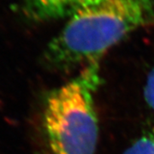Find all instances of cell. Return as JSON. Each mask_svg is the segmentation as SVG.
I'll list each match as a JSON object with an SVG mask.
<instances>
[{
	"label": "cell",
	"instance_id": "obj_1",
	"mask_svg": "<svg viewBox=\"0 0 154 154\" xmlns=\"http://www.w3.org/2000/svg\"><path fill=\"white\" fill-rule=\"evenodd\" d=\"M153 20L154 0H102L69 17L47 45L45 61L58 69L83 68Z\"/></svg>",
	"mask_w": 154,
	"mask_h": 154
},
{
	"label": "cell",
	"instance_id": "obj_2",
	"mask_svg": "<svg viewBox=\"0 0 154 154\" xmlns=\"http://www.w3.org/2000/svg\"><path fill=\"white\" fill-rule=\"evenodd\" d=\"M99 62L82 68L75 77L45 99L42 128L50 154H95L99 118L95 96L100 84Z\"/></svg>",
	"mask_w": 154,
	"mask_h": 154
},
{
	"label": "cell",
	"instance_id": "obj_3",
	"mask_svg": "<svg viewBox=\"0 0 154 154\" xmlns=\"http://www.w3.org/2000/svg\"><path fill=\"white\" fill-rule=\"evenodd\" d=\"M102 0H24V12L33 21H51L72 16Z\"/></svg>",
	"mask_w": 154,
	"mask_h": 154
},
{
	"label": "cell",
	"instance_id": "obj_4",
	"mask_svg": "<svg viewBox=\"0 0 154 154\" xmlns=\"http://www.w3.org/2000/svg\"><path fill=\"white\" fill-rule=\"evenodd\" d=\"M122 154H154V134L148 133L137 139Z\"/></svg>",
	"mask_w": 154,
	"mask_h": 154
},
{
	"label": "cell",
	"instance_id": "obj_5",
	"mask_svg": "<svg viewBox=\"0 0 154 154\" xmlns=\"http://www.w3.org/2000/svg\"><path fill=\"white\" fill-rule=\"evenodd\" d=\"M144 99L149 109L154 112V67L149 72L144 86Z\"/></svg>",
	"mask_w": 154,
	"mask_h": 154
},
{
	"label": "cell",
	"instance_id": "obj_6",
	"mask_svg": "<svg viewBox=\"0 0 154 154\" xmlns=\"http://www.w3.org/2000/svg\"><path fill=\"white\" fill-rule=\"evenodd\" d=\"M152 132H153V134H154V130H152Z\"/></svg>",
	"mask_w": 154,
	"mask_h": 154
}]
</instances>
